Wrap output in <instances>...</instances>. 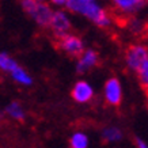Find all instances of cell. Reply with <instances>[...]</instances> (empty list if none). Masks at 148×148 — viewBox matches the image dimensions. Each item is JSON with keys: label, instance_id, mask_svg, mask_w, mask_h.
<instances>
[{"label": "cell", "instance_id": "1", "mask_svg": "<svg viewBox=\"0 0 148 148\" xmlns=\"http://www.w3.org/2000/svg\"><path fill=\"white\" fill-rule=\"evenodd\" d=\"M65 4L69 10L75 11V12H82L86 16L92 19L98 26H108L110 21H109L106 12L102 8H99L94 1H87V0H69L65 1Z\"/></svg>", "mask_w": 148, "mask_h": 148}, {"label": "cell", "instance_id": "2", "mask_svg": "<svg viewBox=\"0 0 148 148\" xmlns=\"http://www.w3.org/2000/svg\"><path fill=\"white\" fill-rule=\"evenodd\" d=\"M22 7L27 14H30L41 26H49L53 12L50 10L49 5L40 3V1H32V0H26L22 1Z\"/></svg>", "mask_w": 148, "mask_h": 148}, {"label": "cell", "instance_id": "3", "mask_svg": "<svg viewBox=\"0 0 148 148\" xmlns=\"http://www.w3.org/2000/svg\"><path fill=\"white\" fill-rule=\"evenodd\" d=\"M58 41V46L63 48L67 53L71 56H80L83 53V44L82 41L75 36H68V34H61V36H56Z\"/></svg>", "mask_w": 148, "mask_h": 148}, {"label": "cell", "instance_id": "4", "mask_svg": "<svg viewBox=\"0 0 148 148\" xmlns=\"http://www.w3.org/2000/svg\"><path fill=\"white\" fill-rule=\"evenodd\" d=\"M126 61L130 68L139 71L144 63H147V48L145 46H129L126 52Z\"/></svg>", "mask_w": 148, "mask_h": 148}, {"label": "cell", "instance_id": "5", "mask_svg": "<svg viewBox=\"0 0 148 148\" xmlns=\"http://www.w3.org/2000/svg\"><path fill=\"white\" fill-rule=\"evenodd\" d=\"M50 26L53 27L54 36H61V34H65L71 23L68 21V18L64 15V12L61 11H57V12H53V16H52V21H50Z\"/></svg>", "mask_w": 148, "mask_h": 148}, {"label": "cell", "instance_id": "6", "mask_svg": "<svg viewBox=\"0 0 148 148\" xmlns=\"http://www.w3.org/2000/svg\"><path fill=\"white\" fill-rule=\"evenodd\" d=\"M106 98L108 102L112 105H118L121 101V87H120V82L116 77L109 79L106 83Z\"/></svg>", "mask_w": 148, "mask_h": 148}, {"label": "cell", "instance_id": "7", "mask_svg": "<svg viewBox=\"0 0 148 148\" xmlns=\"http://www.w3.org/2000/svg\"><path fill=\"white\" fill-rule=\"evenodd\" d=\"M72 98L77 102H87L92 97V90L86 82H79L72 90Z\"/></svg>", "mask_w": 148, "mask_h": 148}, {"label": "cell", "instance_id": "8", "mask_svg": "<svg viewBox=\"0 0 148 148\" xmlns=\"http://www.w3.org/2000/svg\"><path fill=\"white\" fill-rule=\"evenodd\" d=\"M98 61V54L92 52V50H88L86 52V54L80 58V61L77 63V71L79 72H84L86 69H88L90 67L95 65Z\"/></svg>", "mask_w": 148, "mask_h": 148}, {"label": "cell", "instance_id": "9", "mask_svg": "<svg viewBox=\"0 0 148 148\" xmlns=\"http://www.w3.org/2000/svg\"><path fill=\"white\" fill-rule=\"evenodd\" d=\"M116 4L120 7L121 10H126V11H135V10L143 7V1H136V0H117Z\"/></svg>", "mask_w": 148, "mask_h": 148}, {"label": "cell", "instance_id": "10", "mask_svg": "<svg viewBox=\"0 0 148 148\" xmlns=\"http://www.w3.org/2000/svg\"><path fill=\"white\" fill-rule=\"evenodd\" d=\"M0 67L3 68V69H5V71H12L14 72L16 68H18V65H16V63L10 57L8 54L1 53L0 54Z\"/></svg>", "mask_w": 148, "mask_h": 148}, {"label": "cell", "instance_id": "11", "mask_svg": "<svg viewBox=\"0 0 148 148\" xmlns=\"http://www.w3.org/2000/svg\"><path fill=\"white\" fill-rule=\"evenodd\" d=\"M71 144L73 148H86L87 147V137L83 133H75L71 139Z\"/></svg>", "mask_w": 148, "mask_h": 148}, {"label": "cell", "instance_id": "12", "mask_svg": "<svg viewBox=\"0 0 148 148\" xmlns=\"http://www.w3.org/2000/svg\"><path fill=\"white\" fill-rule=\"evenodd\" d=\"M7 112H8L14 118H18V120H23V118H25V113L22 112V109H21V106H19V103H16V102L11 103L8 108H7Z\"/></svg>", "mask_w": 148, "mask_h": 148}, {"label": "cell", "instance_id": "13", "mask_svg": "<svg viewBox=\"0 0 148 148\" xmlns=\"http://www.w3.org/2000/svg\"><path fill=\"white\" fill-rule=\"evenodd\" d=\"M12 76H14V79H15V80L21 82V83H25V84H30V83H32L30 76H29V75H26V73H25V71H23V69H21V68H16V69L12 72Z\"/></svg>", "mask_w": 148, "mask_h": 148}, {"label": "cell", "instance_id": "14", "mask_svg": "<svg viewBox=\"0 0 148 148\" xmlns=\"http://www.w3.org/2000/svg\"><path fill=\"white\" fill-rule=\"evenodd\" d=\"M121 132L116 128H112V129H108L105 130V133H103V137L109 141H113V140H120L121 139Z\"/></svg>", "mask_w": 148, "mask_h": 148}, {"label": "cell", "instance_id": "15", "mask_svg": "<svg viewBox=\"0 0 148 148\" xmlns=\"http://www.w3.org/2000/svg\"><path fill=\"white\" fill-rule=\"evenodd\" d=\"M136 143H137V145H139V148H147V145H145V143H144L143 140L136 139Z\"/></svg>", "mask_w": 148, "mask_h": 148}]
</instances>
